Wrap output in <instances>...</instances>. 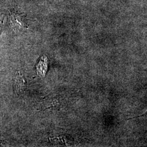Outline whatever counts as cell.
Here are the masks:
<instances>
[{
  "mask_svg": "<svg viewBox=\"0 0 147 147\" xmlns=\"http://www.w3.org/2000/svg\"><path fill=\"white\" fill-rule=\"evenodd\" d=\"M14 88L17 94H20L22 92L25 88V82L23 76L20 73H18L16 75L14 82Z\"/></svg>",
  "mask_w": 147,
  "mask_h": 147,
  "instance_id": "obj_1",
  "label": "cell"
},
{
  "mask_svg": "<svg viewBox=\"0 0 147 147\" xmlns=\"http://www.w3.org/2000/svg\"><path fill=\"white\" fill-rule=\"evenodd\" d=\"M37 70L39 76L44 77L47 71V57H42L37 65Z\"/></svg>",
  "mask_w": 147,
  "mask_h": 147,
  "instance_id": "obj_2",
  "label": "cell"
}]
</instances>
